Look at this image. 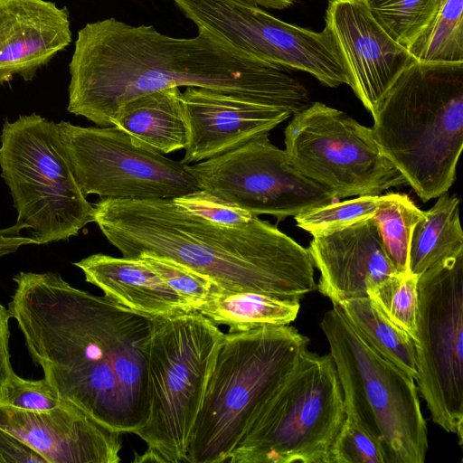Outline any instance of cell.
I'll list each match as a JSON object with an SVG mask.
<instances>
[{"mask_svg":"<svg viewBox=\"0 0 463 463\" xmlns=\"http://www.w3.org/2000/svg\"><path fill=\"white\" fill-rule=\"evenodd\" d=\"M13 279L8 310L60 397L109 430L145 427L153 317L74 288L58 273Z\"/></svg>","mask_w":463,"mask_h":463,"instance_id":"cell-1","label":"cell"},{"mask_svg":"<svg viewBox=\"0 0 463 463\" xmlns=\"http://www.w3.org/2000/svg\"><path fill=\"white\" fill-rule=\"evenodd\" d=\"M197 29L179 38L113 17L87 24L69 65L68 111L110 127L127 101L172 87L208 89L290 115L309 106L305 86L285 71Z\"/></svg>","mask_w":463,"mask_h":463,"instance_id":"cell-2","label":"cell"},{"mask_svg":"<svg viewBox=\"0 0 463 463\" xmlns=\"http://www.w3.org/2000/svg\"><path fill=\"white\" fill-rule=\"evenodd\" d=\"M93 222L126 258L170 259L224 292H256L299 303L317 289L307 249L254 215L240 225L196 216L173 199L103 198Z\"/></svg>","mask_w":463,"mask_h":463,"instance_id":"cell-3","label":"cell"},{"mask_svg":"<svg viewBox=\"0 0 463 463\" xmlns=\"http://www.w3.org/2000/svg\"><path fill=\"white\" fill-rule=\"evenodd\" d=\"M372 115L382 152L416 194L448 192L463 147V63L414 61Z\"/></svg>","mask_w":463,"mask_h":463,"instance_id":"cell-4","label":"cell"},{"mask_svg":"<svg viewBox=\"0 0 463 463\" xmlns=\"http://www.w3.org/2000/svg\"><path fill=\"white\" fill-rule=\"evenodd\" d=\"M288 325L228 332L220 344L196 418L187 463H223L308 350Z\"/></svg>","mask_w":463,"mask_h":463,"instance_id":"cell-5","label":"cell"},{"mask_svg":"<svg viewBox=\"0 0 463 463\" xmlns=\"http://www.w3.org/2000/svg\"><path fill=\"white\" fill-rule=\"evenodd\" d=\"M198 311L153 317L147 375L150 414L134 434L146 444L137 462H186L192 431L223 337Z\"/></svg>","mask_w":463,"mask_h":463,"instance_id":"cell-6","label":"cell"},{"mask_svg":"<svg viewBox=\"0 0 463 463\" xmlns=\"http://www.w3.org/2000/svg\"><path fill=\"white\" fill-rule=\"evenodd\" d=\"M1 176L9 187L17 223L35 244L65 241L93 222L57 124L35 113L5 120L0 136Z\"/></svg>","mask_w":463,"mask_h":463,"instance_id":"cell-7","label":"cell"},{"mask_svg":"<svg viewBox=\"0 0 463 463\" xmlns=\"http://www.w3.org/2000/svg\"><path fill=\"white\" fill-rule=\"evenodd\" d=\"M319 326L343 395L381 442L387 463H423L428 429L415 380L366 344L338 305L325 313Z\"/></svg>","mask_w":463,"mask_h":463,"instance_id":"cell-8","label":"cell"},{"mask_svg":"<svg viewBox=\"0 0 463 463\" xmlns=\"http://www.w3.org/2000/svg\"><path fill=\"white\" fill-rule=\"evenodd\" d=\"M344 418L343 390L330 353L307 350L227 462L329 463Z\"/></svg>","mask_w":463,"mask_h":463,"instance_id":"cell-9","label":"cell"},{"mask_svg":"<svg viewBox=\"0 0 463 463\" xmlns=\"http://www.w3.org/2000/svg\"><path fill=\"white\" fill-rule=\"evenodd\" d=\"M284 133L288 164L336 199L378 195L408 184L382 152L372 128L322 102L293 114Z\"/></svg>","mask_w":463,"mask_h":463,"instance_id":"cell-10","label":"cell"},{"mask_svg":"<svg viewBox=\"0 0 463 463\" xmlns=\"http://www.w3.org/2000/svg\"><path fill=\"white\" fill-rule=\"evenodd\" d=\"M415 383L432 420L463 440V253L418 279Z\"/></svg>","mask_w":463,"mask_h":463,"instance_id":"cell-11","label":"cell"},{"mask_svg":"<svg viewBox=\"0 0 463 463\" xmlns=\"http://www.w3.org/2000/svg\"><path fill=\"white\" fill-rule=\"evenodd\" d=\"M85 195L101 199H174L200 189L188 165L173 160L116 127L57 124Z\"/></svg>","mask_w":463,"mask_h":463,"instance_id":"cell-12","label":"cell"},{"mask_svg":"<svg viewBox=\"0 0 463 463\" xmlns=\"http://www.w3.org/2000/svg\"><path fill=\"white\" fill-rule=\"evenodd\" d=\"M196 27L204 28L282 70L314 76L323 85H348V77L325 29L315 32L281 21L249 0H174Z\"/></svg>","mask_w":463,"mask_h":463,"instance_id":"cell-13","label":"cell"},{"mask_svg":"<svg viewBox=\"0 0 463 463\" xmlns=\"http://www.w3.org/2000/svg\"><path fill=\"white\" fill-rule=\"evenodd\" d=\"M188 167L201 190L256 216L282 221L337 200L298 173L269 135Z\"/></svg>","mask_w":463,"mask_h":463,"instance_id":"cell-14","label":"cell"},{"mask_svg":"<svg viewBox=\"0 0 463 463\" xmlns=\"http://www.w3.org/2000/svg\"><path fill=\"white\" fill-rule=\"evenodd\" d=\"M325 24L348 85L373 113L398 76L417 60L386 33L364 0H328Z\"/></svg>","mask_w":463,"mask_h":463,"instance_id":"cell-15","label":"cell"},{"mask_svg":"<svg viewBox=\"0 0 463 463\" xmlns=\"http://www.w3.org/2000/svg\"><path fill=\"white\" fill-rule=\"evenodd\" d=\"M0 428L47 463H118L122 433L109 430L71 403L44 411L0 404Z\"/></svg>","mask_w":463,"mask_h":463,"instance_id":"cell-16","label":"cell"},{"mask_svg":"<svg viewBox=\"0 0 463 463\" xmlns=\"http://www.w3.org/2000/svg\"><path fill=\"white\" fill-rule=\"evenodd\" d=\"M182 99L189 142L181 160L199 163L236 149L269 133L289 113L219 91L186 87Z\"/></svg>","mask_w":463,"mask_h":463,"instance_id":"cell-17","label":"cell"},{"mask_svg":"<svg viewBox=\"0 0 463 463\" xmlns=\"http://www.w3.org/2000/svg\"><path fill=\"white\" fill-rule=\"evenodd\" d=\"M307 250L320 271L317 288L333 305L367 298L371 288L397 272L373 218L313 236Z\"/></svg>","mask_w":463,"mask_h":463,"instance_id":"cell-18","label":"cell"},{"mask_svg":"<svg viewBox=\"0 0 463 463\" xmlns=\"http://www.w3.org/2000/svg\"><path fill=\"white\" fill-rule=\"evenodd\" d=\"M71 41L69 12L45 0H0V85L31 80Z\"/></svg>","mask_w":463,"mask_h":463,"instance_id":"cell-19","label":"cell"},{"mask_svg":"<svg viewBox=\"0 0 463 463\" xmlns=\"http://www.w3.org/2000/svg\"><path fill=\"white\" fill-rule=\"evenodd\" d=\"M112 300L151 317L194 311L141 259L92 254L74 263Z\"/></svg>","mask_w":463,"mask_h":463,"instance_id":"cell-20","label":"cell"},{"mask_svg":"<svg viewBox=\"0 0 463 463\" xmlns=\"http://www.w3.org/2000/svg\"><path fill=\"white\" fill-rule=\"evenodd\" d=\"M116 126L161 154L185 149L189 142L182 92L166 88L124 103L112 118Z\"/></svg>","mask_w":463,"mask_h":463,"instance_id":"cell-21","label":"cell"},{"mask_svg":"<svg viewBox=\"0 0 463 463\" xmlns=\"http://www.w3.org/2000/svg\"><path fill=\"white\" fill-rule=\"evenodd\" d=\"M414 226L409 248V272L418 278L430 268L463 253L459 199L448 192Z\"/></svg>","mask_w":463,"mask_h":463,"instance_id":"cell-22","label":"cell"},{"mask_svg":"<svg viewBox=\"0 0 463 463\" xmlns=\"http://www.w3.org/2000/svg\"><path fill=\"white\" fill-rule=\"evenodd\" d=\"M299 307V303L256 292L217 290L197 311L217 326H228L229 332H241L289 325L296 319Z\"/></svg>","mask_w":463,"mask_h":463,"instance_id":"cell-23","label":"cell"},{"mask_svg":"<svg viewBox=\"0 0 463 463\" xmlns=\"http://www.w3.org/2000/svg\"><path fill=\"white\" fill-rule=\"evenodd\" d=\"M363 340L387 361L417 379V356L413 339L392 324L367 298L338 305Z\"/></svg>","mask_w":463,"mask_h":463,"instance_id":"cell-24","label":"cell"},{"mask_svg":"<svg viewBox=\"0 0 463 463\" xmlns=\"http://www.w3.org/2000/svg\"><path fill=\"white\" fill-rule=\"evenodd\" d=\"M411 199L402 194L379 196L374 221L383 250L399 273L409 272V248L415 224L424 217Z\"/></svg>","mask_w":463,"mask_h":463,"instance_id":"cell-25","label":"cell"},{"mask_svg":"<svg viewBox=\"0 0 463 463\" xmlns=\"http://www.w3.org/2000/svg\"><path fill=\"white\" fill-rule=\"evenodd\" d=\"M408 52L418 61L463 63V0H445Z\"/></svg>","mask_w":463,"mask_h":463,"instance_id":"cell-26","label":"cell"},{"mask_svg":"<svg viewBox=\"0 0 463 463\" xmlns=\"http://www.w3.org/2000/svg\"><path fill=\"white\" fill-rule=\"evenodd\" d=\"M386 33L407 50L429 27L445 0H364Z\"/></svg>","mask_w":463,"mask_h":463,"instance_id":"cell-27","label":"cell"},{"mask_svg":"<svg viewBox=\"0 0 463 463\" xmlns=\"http://www.w3.org/2000/svg\"><path fill=\"white\" fill-rule=\"evenodd\" d=\"M418 279L410 272H396L367 292L373 305L413 341L417 335Z\"/></svg>","mask_w":463,"mask_h":463,"instance_id":"cell-28","label":"cell"},{"mask_svg":"<svg viewBox=\"0 0 463 463\" xmlns=\"http://www.w3.org/2000/svg\"><path fill=\"white\" fill-rule=\"evenodd\" d=\"M345 418L330 449L329 463H387L381 442L360 420L351 401L344 397Z\"/></svg>","mask_w":463,"mask_h":463,"instance_id":"cell-29","label":"cell"},{"mask_svg":"<svg viewBox=\"0 0 463 463\" xmlns=\"http://www.w3.org/2000/svg\"><path fill=\"white\" fill-rule=\"evenodd\" d=\"M378 202L379 195H360L315 207L295 216V220L299 228L313 236L328 234L372 218Z\"/></svg>","mask_w":463,"mask_h":463,"instance_id":"cell-30","label":"cell"},{"mask_svg":"<svg viewBox=\"0 0 463 463\" xmlns=\"http://www.w3.org/2000/svg\"><path fill=\"white\" fill-rule=\"evenodd\" d=\"M141 259L194 311H197L219 288L203 274L170 259L142 255Z\"/></svg>","mask_w":463,"mask_h":463,"instance_id":"cell-31","label":"cell"},{"mask_svg":"<svg viewBox=\"0 0 463 463\" xmlns=\"http://www.w3.org/2000/svg\"><path fill=\"white\" fill-rule=\"evenodd\" d=\"M69 403L60 397L44 377L41 380H26L14 372L0 392V404L25 411H50Z\"/></svg>","mask_w":463,"mask_h":463,"instance_id":"cell-32","label":"cell"},{"mask_svg":"<svg viewBox=\"0 0 463 463\" xmlns=\"http://www.w3.org/2000/svg\"><path fill=\"white\" fill-rule=\"evenodd\" d=\"M174 202L189 213L211 222L222 225H240L254 215L203 190L177 198Z\"/></svg>","mask_w":463,"mask_h":463,"instance_id":"cell-33","label":"cell"},{"mask_svg":"<svg viewBox=\"0 0 463 463\" xmlns=\"http://www.w3.org/2000/svg\"><path fill=\"white\" fill-rule=\"evenodd\" d=\"M0 463H47L24 441L0 428Z\"/></svg>","mask_w":463,"mask_h":463,"instance_id":"cell-34","label":"cell"},{"mask_svg":"<svg viewBox=\"0 0 463 463\" xmlns=\"http://www.w3.org/2000/svg\"><path fill=\"white\" fill-rule=\"evenodd\" d=\"M10 318L12 316L8 308L0 303V392L6 380L14 372L10 361Z\"/></svg>","mask_w":463,"mask_h":463,"instance_id":"cell-35","label":"cell"},{"mask_svg":"<svg viewBox=\"0 0 463 463\" xmlns=\"http://www.w3.org/2000/svg\"><path fill=\"white\" fill-rule=\"evenodd\" d=\"M25 227L20 223L0 229V258L13 253L21 246L28 244H35L31 237L23 236L21 232Z\"/></svg>","mask_w":463,"mask_h":463,"instance_id":"cell-36","label":"cell"},{"mask_svg":"<svg viewBox=\"0 0 463 463\" xmlns=\"http://www.w3.org/2000/svg\"><path fill=\"white\" fill-rule=\"evenodd\" d=\"M260 7L283 10L290 7L296 0H249Z\"/></svg>","mask_w":463,"mask_h":463,"instance_id":"cell-37","label":"cell"}]
</instances>
